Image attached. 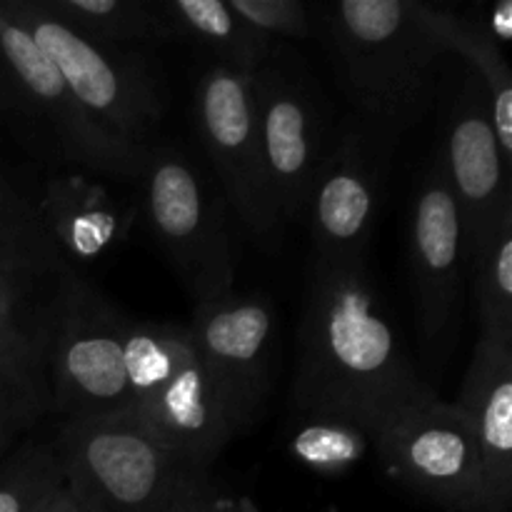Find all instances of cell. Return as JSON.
<instances>
[{"mask_svg": "<svg viewBox=\"0 0 512 512\" xmlns=\"http://www.w3.org/2000/svg\"><path fill=\"white\" fill-rule=\"evenodd\" d=\"M430 395L383 313L368 265L310 260L290 390L298 420H335L373 438L395 413Z\"/></svg>", "mask_w": 512, "mask_h": 512, "instance_id": "obj_1", "label": "cell"}, {"mask_svg": "<svg viewBox=\"0 0 512 512\" xmlns=\"http://www.w3.org/2000/svg\"><path fill=\"white\" fill-rule=\"evenodd\" d=\"M320 13L340 85L365 123L388 138L415 123L445 53L433 25V5L345 0L323 5Z\"/></svg>", "mask_w": 512, "mask_h": 512, "instance_id": "obj_2", "label": "cell"}, {"mask_svg": "<svg viewBox=\"0 0 512 512\" xmlns=\"http://www.w3.org/2000/svg\"><path fill=\"white\" fill-rule=\"evenodd\" d=\"M53 445L75 512H168L188 475L135 410L63 420Z\"/></svg>", "mask_w": 512, "mask_h": 512, "instance_id": "obj_3", "label": "cell"}, {"mask_svg": "<svg viewBox=\"0 0 512 512\" xmlns=\"http://www.w3.org/2000/svg\"><path fill=\"white\" fill-rule=\"evenodd\" d=\"M128 315L63 260L53 300L48 383L53 410L63 420L130 410L123 368Z\"/></svg>", "mask_w": 512, "mask_h": 512, "instance_id": "obj_4", "label": "cell"}, {"mask_svg": "<svg viewBox=\"0 0 512 512\" xmlns=\"http://www.w3.org/2000/svg\"><path fill=\"white\" fill-rule=\"evenodd\" d=\"M140 183L150 230L195 305L233 293L235 253L225 208L198 168L180 150L153 145Z\"/></svg>", "mask_w": 512, "mask_h": 512, "instance_id": "obj_5", "label": "cell"}, {"mask_svg": "<svg viewBox=\"0 0 512 512\" xmlns=\"http://www.w3.org/2000/svg\"><path fill=\"white\" fill-rule=\"evenodd\" d=\"M10 13L58 68L85 113L113 138L150 150L163 100L148 70L118 48L83 38L43 8L40 0H5Z\"/></svg>", "mask_w": 512, "mask_h": 512, "instance_id": "obj_6", "label": "cell"}, {"mask_svg": "<svg viewBox=\"0 0 512 512\" xmlns=\"http://www.w3.org/2000/svg\"><path fill=\"white\" fill-rule=\"evenodd\" d=\"M0 73L13 108L33 120L65 160L95 173L140 180L148 150L120 143L85 113L63 75L15 20L5 0H0Z\"/></svg>", "mask_w": 512, "mask_h": 512, "instance_id": "obj_7", "label": "cell"}, {"mask_svg": "<svg viewBox=\"0 0 512 512\" xmlns=\"http://www.w3.org/2000/svg\"><path fill=\"white\" fill-rule=\"evenodd\" d=\"M250 85L275 213L283 225L298 223L325 158L323 95L298 55L280 43Z\"/></svg>", "mask_w": 512, "mask_h": 512, "instance_id": "obj_8", "label": "cell"}, {"mask_svg": "<svg viewBox=\"0 0 512 512\" xmlns=\"http://www.w3.org/2000/svg\"><path fill=\"white\" fill-rule=\"evenodd\" d=\"M370 440L390 478L420 498L443 512H488L478 445L458 403L430 395L395 413Z\"/></svg>", "mask_w": 512, "mask_h": 512, "instance_id": "obj_9", "label": "cell"}, {"mask_svg": "<svg viewBox=\"0 0 512 512\" xmlns=\"http://www.w3.org/2000/svg\"><path fill=\"white\" fill-rule=\"evenodd\" d=\"M195 128L238 218L260 245L278 248L283 223L265 175L250 75L225 65L205 70L195 93Z\"/></svg>", "mask_w": 512, "mask_h": 512, "instance_id": "obj_10", "label": "cell"}, {"mask_svg": "<svg viewBox=\"0 0 512 512\" xmlns=\"http://www.w3.org/2000/svg\"><path fill=\"white\" fill-rule=\"evenodd\" d=\"M408 255L420 350L430 368H440L458 340L465 265L458 203L440 158L428 165L413 198Z\"/></svg>", "mask_w": 512, "mask_h": 512, "instance_id": "obj_11", "label": "cell"}, {"mask_svg": "<svg viewBox=\"0 0 512 512\" xmlns=\"http://www.w3.org/2000/svg\"><path fill=\"white\" fill-rule=\"evenodd\" d=\"M388 135L373 125H345L325 153L308 195L305 220L313 238L310 260L328 265H368V248L383 183Z\"/></svg>", "mask_w": 512, "mask_h": 512, "instance_id": "obj_12", "label": "cell"}, {"mask_svg": "<svg viewBox=\"0 0 512 512\" xmlns=\"http://www.w3.org/2000/svg\"><path fill=\"white\" fill-rule=\"evenodd\" d=\"M225 405L233 433H248L263 415L270 395L275 310L265 295H225L198 303L188 325Z\"/></svg>", "mask_w": 512, "mask_h": 512, "instance_id": "obj_13", "label": "cell"}, {"mask_svg": "<svg viewBox=\"0 0 512 512\" xmlns=\"http://www.w3.org/2000/svg\"><path fill=\"white\" fill-rule=\"evenodd\" d=\"M440 163L458 203L463 255H468L512 208L508 163L500 153L488 93L478 75H468L455 95Z\"/></svg>", "mask_w": 512, "mask_h": 512, "instance_id": "obj_14", "label": "cell"}, {"mask_svg": "<svg viewBox=\"0 0 512 512\" xmlns=\"http://www.w3.org/2000/svg\"><path fill=\"white\" fill-rule=\"evenodd\" d=\"M455 403L468 418L483 470L485 510L512 500V335L480 333Z\"/></svg>", "mask_w": 512, "mask_h": 512, "instance_id": "obj_15", "label": "cell"}, {"mask_svg": "<svg viewBox=\"0 0 512 512\" xmlns=\"http://www.w3.org/2000/svg\"><path fill=\"white\" fill-rule=\"evenodd\" d=\"M133 410L188 473H208L235 438L213 375L195 348L178 373Z\"/></svg>", "mask_w": 512, "mask_h": 512, "instance_id": "obj_16", "label": "cell"}, {"mask_svg": "<svg viewBox=\"0 0 512 512\" xmlns=\"http://www.w3.org/2000/svg\"><path fill=\"white\" fill-rule=\"evenodd\" d=\"M50 238L68 263H93L125 233L123 215L108 195L80 178H55L38 203Z\"/></svg>", "mask_w": 512, "mask_h": 512, "instance_id": "obj_17", "label": "cell"}, {"mask_svg": "<svg viewBox=\"0 0 512 512\" xmlns=\"http://www.w3.org/2000/svg\"><path fill=\"white\" fill-rule=\"evenodd\" d=\"M155 10L173 38L203 45L218 55V65L238 73L253 75L278 45V40L250 28L225 0H163L155 3Z\"/></svg>", "mask_w": 512, "mask_h": 512, "instance_id": "obj_18", "label": "cell"}, {"mask_svg": "<svg viewBox=\"0 0 512 512\" xmlns=\"http://www.w3.org/2000/svg\"><path fill=\"white\" fill-rule=\"evenodd\" d=\"M433 25L443 40L445 53H458L473 65L490 103L495 138L505 163H512V75L498 40L478 20L460 18L448 10L433 8Z\"/></svg>", "mask_w": 512, "mask_h": 512, "instance_id": "obj_19", "label": "cell"}, {"mask_svg": "<svg viewBox=\"0 0 512 512\" xmlns=\"http://www.w3.org/2000/svg\"><path fill=\"white\" fill-rule=\"evenodd\" d=\"M53 18L98 45L118 48L123 43L173 40V33L143 0H40Z\"/></svg>", "mask_w": 512, "mask_h": 512, "instance_id": "obj_20", "label": "cell"}, {"mask_svg": "<svg viewBox=\"0 0 512 512\" xmlns=\"http://www.w3.org/2000/svg\"><path fill=\"white\" fill-rule=\"evenodd\" d=\"M193 353L188 328L168 323L128 320L123 333V368L130 410L153 398Z\"/></svg>", "mask_w": 512, "mask_h": 512, "instance_id": "obj_21", "label": "cell"}, {"mask_svg": "<svg viewBox=\"0 0 512 512\" xmlns=\"http://www.w3.org/2000/svg\"><path fill=\"white\" fill-rule=\"evenodd\" d=\"M473 278L480 333L512 335V208L485 233L483 243L465 255Z\"/></svg>", "mask_w": 512, "mask_h": 512, "instance_id": "obj_22", "label": "cell"}, {"mask_svg": "<svg viewBox=\"0 0 512 512\" xmlns=\"http://www.w3.org/2000/svg\"><path fill=\"white\" fill-rule=\"evenodd\" d=\"M53 443H28L0 465V512H43L63 495Z\"/></svg>", "mask_w": 512, "mask_h": 512, "instance_id": "obj_23", "label": "cell"}, {"mask_svg": "<svg viewBox=\"0 0 512 512\" xmlns=\"http://www.w3.org/2000/svg\"><path fill=\"white\" fill-rule=\"evenodd\" d=\"M0 255L58 268L63 263L58 245L50 238L38 203L20 195L0 178Z\"/></svg>", "mask_w": 512, "mask_h": 512, "instance_id": "obj_24", "label": "cell"}, {"mask_svg": "<svg viewBox=\"0 0 512 512\" xmlns=\"http://www.w3.org/2000/svg\"><path fill=\"white\" fill-rule=\"evenodd\" d=\"M53 305L10 308L0 305V370L48 375Z\"/></svg>", "mask_w": 512, "mask_h": 512, "instance_id": "obj_25", "label": "cell"}, {"mask_svg": "<svg viewBox=\"0 0 512 512\" xmlns=\"http://www.w3.org/2000/svg\"><path fill=\"white\" fill-rule=\"evenodd\" d=\"M300 420L305 425L293 438V453L325 475H338L358 463L365 443L370 440L363 430L353 425L315 418Z\"/></svg>", "mask_w": 512, "mask_h": 512, "instance_id": "obj_26", "label": "cell"}, {"mask_svg": "<svg viewBox=\"0 0 512 512\" xmlns=\"http://www.w3.org/2000/svg\"><path fill=\"white\" fill-rule=\"evenodd\" d=\"M53 410L48 375L0 370V443L10 445L18 433Z\"/></svg>", "mask_w": 512, "mask_h": 512, "instance_id": "obj_27", "label": "cell"}, {"mask_svg": "<svg viewBox=\"0 0 512 512\" xmlns=\"http://www.w3.org/2000/svg\"><path fill=\"white\" fill-rule=\"evenodd\" d=\"M60 265L48 268L30 260L0 255V305H10V308L53 305Z\"/></svg>", "mask_w": 512, "mask_h": 512, "instance_id": "obj_28", "label": "cell"}, {"mask_svg": "<svg viewBox=\"0 0 512 512\" xmlns=\"http://www.w3.org/2000/svg\"><path fill=\"white\" fill-rule=\"evenodd\" d=\"M228 3L250 28L273 40H305L313 35V20L300 0H228Z\"/></svg>", "mask_w": 512, "mask_h": 512, "instance_id": "obj_29", "label": "cell"}, {"mask_svg": "<svg viewBox=\"0 0 512 512\" xmlns=\"http://www.w3.org/2000/svg\"><path fill=\"white\" fill-rule=\"evenodd\" d=\"M168 512H223L220 505L215 503L213 488L208 483V473L185 475Z\"/></svg>", "mask_w": 512, "mask_h": 512, "instance_id": "obj_30", "label": "cell"}, {"mask_svg": "<svg viewBox=\"0 0 512 512\" xmlns=\"http://www.w3.org/2000/svg\"><path fill=\"white\" fill-rule=\"evenodd\" d=\"M43 512H73V503H70L68 493H65V490H63V495H60V498L55 500V503L50 505V508H45Z\"/></svg>", "mask_w": 512, "mask_h": 512, "instance_id": "obj_31", "label": "cell"}, {"mask_svg": "<svg viewBox=\"0 0 512 512\" xmlns=\"http://www.w3.org/2000/svg\"><path fill=\"white\" fill-rule=\"evenodd\" d=\"M5 448H8V445H3V443H0V455L5 453Z\"/></svg>", "mask_w": 512, "mask_h": 512, "instance_id": "obj_32", "label": "cell"}, {"mask_svg": "<svg viewBox=\"0 0 512 512\" xmlns=\"http://www.w3.org/2000/svg\"><path fill=\"white\" fill-rule=\"evenodd\" d=\"M73 512H75V510H73Z\"/></svg>", "mask_w": 512, "mask_h": 512, "instance_id": "obj_33", "label": "cell"}]
</instances>
